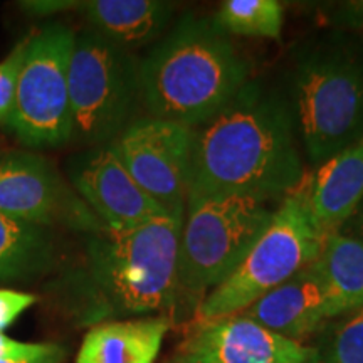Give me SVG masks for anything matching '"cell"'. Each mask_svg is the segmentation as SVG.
Returning a JSON list of instances; mask_svg holds the SVG:
<instances>
[{"label":"cell","instance_id":"obj_8","mask_svg":"<svg viewBox=\"0 0 363 363\" xmlns=\"http://www.w3.org/2000/svg\"><path fill=\"white\" fill-rule=\"evenodd\" d=\"M76 33L49 22L29 38L9 130L30 148L71 143L69 65Z\"/></svg>","mask_w":363,"mask_h":363},{"label":"cell","instance_id":"obj_12","mask_svg":"<svg viewBox=\"0 0 363 363\" xmlns=\"http://www.w3.org/2000/svg\"><path fill=\"white\" fill-rule=\"evenodd\" d=\"M310 347L279 337L242 313L189 326L172 363H306Z\"/></svg>","mask_w":363,"mask_h":363},{"label":"cell","instance_id":"obj_16","mask_svg":"<svg viewBox=\"0 0 363 363\" xmlns=\"http://www.w3.org/2000/svg\"><path fill=\"white\" fill-rule=\"evenodd\" d=\"M169 316H145L93 326L81 343L76 363H155Z\"/></svg>","mask_w":363,"mask_h":363},{"label":"cell","instance_id":"obj_15","mask_svg":"<svg viewBox=\"0 0 363 363\" xmlns=\"http://www.w3.org/2000/svg\"><path fill=\"white\" fill-rule=\"evenodd\" d=\"M89 29L126 51L155 44L170 29L175 4L163 0H89L81 2Z\"/></svg>","mask_w":363,"mask_h":363},{"label":"cell","instance_id":"obj_27","mask_svg":"<svg viewBox=\"0 0 363 363\" xmlns=\"http://www.w3.org/2000/svg\"><path fill=\"white\" fill-rule=\"evenodd\" d=\"M338 230L340 233L360 235V238H363V202L360 203V207L357 208L355 214H353L350 219L345 222V224L340 227Z\"/></svg>","mask_w":363,"mask_h":363},{"label":"cell","instance_id":"obj_19","mask_svg":"<svg viewBox=\"0 0 363 363\" xmlns=\"http://www.w3.org/2000/svg\"><path fill=\"white\" fill-rule=\"evenodd\" d=\"M227 35L279 40L283 35L284 9L278 0H225L212 16Z\"/></svg>","mask_w":363,"mask_h":363},{"label":"cell","instance_id":"obj_23","mask_svg":"<svg viewBox=\"0 0 363 363\" xmlns=\"http://www.w3.org/2000/svg\"><path fill=\"white\" fill-rule=\"evenodd\" d=\"M54 347H56V343H27L9 338L7 335L0 333V360H33V358L43 357L45 353H49Z\"/></svg>","mask_w":363,"mask_h":363},{"label":"cell","instance_id":"obj_25","mask_svg":"<svg viewBox=\"0 0 363 363\" xmlns=\"http://www.w3.org/2000/svg\"><path fill=\"white\" fill-rule=\"evenodd\" d=\"M22 9L26 12L35 13V16H52L61 11L69 9H79L81 2H71V0H38V2H22Z\"/></svg>","mask_w":363,"mask_h":363},{"label":"cell","instance_id":"obj_18","mask_svg":"<svg viewBox=\"0 0 363 363\" xmlns=\"http://www.w3.org/2000/svg\"><path fill=\"white\" fill-rule=\"evenodd\" d=\"M316 264L343 313L363 306V238L340 230L328 234Z\"/></svg>","mask_w":363,"mask_h":363},{"label":"cell","instance_id":"obj_9","mask_svg":"<svg viewBox=\"0 0 363 363\" xmlns=\"http://www.w3.org/2000/svg\"><path fill=\"white\" fill-rule=\"evenodd\" d=\"M0 214L81 234L108 229L48 158L30 152H0Z\"/></svg>","mask_w":363,"mask_h":363},{"label":"cell","instance_id":"obj_17","mask_svg":"<svg viewBox=\"0 0 363 363\" xmlns=\"http://www.w3.org/2000/svg\"><path fill=\"white\" fill-rule=\"evenodd\" d=\"M56 259L52 230L0 214V283L33 278Z\"/></svg>","mask_w":363,"mask_h":363},{"label":"cell","instance_id":"obj_2","mask_svg":"<svg viewBox=\"0 0 363 363\" xmlns=\"http://www.w3.org/2000/svg\"><path fill=\"white\" fill-rule=\"evenodd\" d=\"M303 158L283 91L251 79L224 110L192 130L189 199L242 194L283 201L306 179Z\"/></svg>","mask_w":363,"mask_h":363},{"label":"cell","instance_id":"obj_20","mask_svg":"<svg viewBox=\"0 0 363 363\" xmlns=\"http://www.w3.org/2000/svg\"><path fill=\"white\" fill-rule=\"evenodd\" d=\"M306 363H363V306L326 321Z\"/></svg>","mask_w":363,"mask_h":363},{"label":"cell","instance_id":"obj_10","mask_svg":"<svg viewBox=\"0 0 363 363\" xmlns=\"http://www.w3.org/2000/svg\"><path fill=\"white\" fill-rule=\"evenodd\" d=\"M111 147L150 199L169 216H185L192 130L152 116L136 118L113 140Z\"/></svg>","mask_w":363,"mask_h":363},{"label":"cell","instance_id":"obj_24","mask_svg":"<svg viewBox=\"0 0 363 363\" xmlns=\"http://www.w3.org/2000/svg\"><path fill=\"white\" fill-rule=\"evenodd\" d=\"M328 22L340 30L363 33V0H347L331 9Z\"/></svg>","mask_w":363,"mask_h":363},{"label":"cell","instance_id":"obj_14","mask_svg":"<svg viewBox=\"0 0 363 363\" xmlns=\"http://www.w3.org/2000/svg\"><path fill=\"white\" fill-rule=\"evenodd\" d=\"M303 190L318 229L337 233L363 202V136L306 174Z\"/></svg>","mask_w":363,"mask_h":363},{"label":"cell","instance_id":"obj_13","mask_svg":"<svg viewBox=\"0 0 363 363\" xmlns=\"http://www.w3.org/2000/svg\"><path fill=\"white\" fill-rule=\"evenodd\" d=\"M242 315L279 337L303 343L315 337L326 321L343 315V308L313 261L252 303Z\"/></svg>","mask_w":363,"mask_h":363},{"label":"cell","instance_id":"obj_5","mask_svg":"<svg viewBox=\"0 0 363 363\" xmlns=\"http://www.w3.org/2000/svg\"><path fill=\"white\" fill-rule=\"evenodd\" d=\"M271 201L242 194L190 197L179 239L180 310L195 313L211 291L233 274L269 224Z\"/></svg>","mask_w":363,"mask_h":363},{"label":"cell","instance_id":"obj_21","mask_svg":"<svg viewBox=\"0 0 363 363\" xmlns=\"http://www.w3.org/2000/svg\"><path fill=\"white\" fill-rule=\"evenodd\" d=\"M29 38L30 35H27L19 44H16L7 57L0 61V126H6V128H9V123H11L17 83H19V74L24 65Z\"/></svg>","mask_w":363,"mask_h":363},{"label":"cell","instance_id":"obj_11","mask_svg":"<svg viewBox=\"0 0 363 363\" xmlns=\"http://www.w3.org/2000/svg\"><path fill=\"white\" fill-rule=\"evenodd\" d=\"M71 187L110 230H130L169 216L125 169L111 143L84 148L67 162Z\"/></svg>","mask_w":363,"mask_h":363},{"label":"cell","instance_id":"obj_4","mask_svg":"<svg viewBox=\"0 0 363 363\" xmlns=\"http://www.w3.org/2000/svg\"><path fill=\"white\" fill-rule=\"evenodd\" d=\"M281 91L311 167L363 136V52L340 35L303 45Z\"/></svg>","mask_w":363,"mask_h":363},{"label":"cell","instance_id":"obj_6","mask_svg":"<svg viewBox=\"0 0 363 363\" xmlns=\"http://www.w3.org/2000/svg\"><path fill=\"white\" fill-rule=\"evenodd\" d=\"M326 235L318 229L303 184L286 195L233 274L195 310V320H214L242 313L294 272L316 261Z\"/></svg>","mask_w":363,"mask_h":363},{"label":"cell","instance_id":"obj_7","mask_svg":"<svg viewBox=\"0 0 363 363\" xmlns=\"http://www.w3.org/2000/svg\"><path fill=\"white\" fill-rule=\"evenodd\" d=\"M142 103L140 61L133 52L86 29L76 34L69 65L71 143H111Z\"/></svg>","mask_w":363,"mask_h":363},{"label":"cell","instance_id":"obj_26","mask_svg":"<svg viewBox=\"0 0 363 363\" xmlns=\"http://www.w3.org/2000/svg\"><path fill=\"white\" fill-rule=\"evenodd\" d=\"M66 360V348L56 343V347L51 352L45 353L43 357L33 358V360H22V362H7L0 360V363H62Z\"/></svg>","mask_w":363,"mask_h":363},{"label":"cell","instance_id":"obj_22","mask_svg":"<svg viewBox=\"0 0 363 363\" xmlns=\"http://www.w3.org/2000/svg\"><path fill=\"white\" fill-rule=\"evenodd\" d=\"M38 303L33 293L16 291V289H0V333L19 320L22 313Z\"/></svg>","mask_w":363,"mask_h":363},{"label":"cell","instance_id":"obj_1","mask_svg":"<svg viewBox=\"0 0 363 363\" xmlns=\"http://www.w3.org/2000/svg\"><path fill=\"white\" fill-rule=\"evenodd\" d=\"M184 217L163 216L130 230L84 234L83 254L52 283L56 303L79 326L180 310L179 239Z\"/></svg>","mask_w":363,"mask_h":363},{"label":"cell","instance_id":"obj_3","mask_svg":"<svg viewBox=\"0 0 363 363\" xmlns=\"http://www.w3.org/2000/svg\"><path fill=\"white\" fill-rule=\"evenodd\" d=\"M251 81V65L212 17L184 13L140 61L148 116L194 130L220 113Z\"/></svg>","mask_w":363,"mask_h":363}]
</instances>
